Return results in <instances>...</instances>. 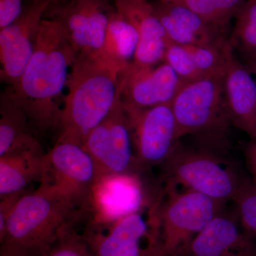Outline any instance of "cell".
I'll use <instances>...</instances> for the list:
<instances>
[{"mask_svg": "<svg viewBox=\"0 0 256 256\" xmlns=\"http://www.w3.org/2000/svg\"><path fill=\"white\" fill-rule=\"evenodd\" d=\"M75 58L62 24L44 18L31 60L16 85L6 88L35 132L60 128V102Z\"/></svg>", "mask_w": 256, "mask_h": 256, "instance_id": "obj_1", "label": "cell"}, {"mask_svg": "<svg viewBox=\"0 0 256 256\" xmlns=\"http://www.w3.org/2000/svg\"><path fill=\"white\" fill-rule=\"evenodd\" d=\"M121 72L102 58L76 56L67 82L60 139L82 144L120 100Z\"/></svg>", "mask_w": 256, "mask_h": 256, "instance_id": "obj_2", "label": "cell"}, {"mask_svg": "<svg viewBox=\"0 0 256 256\" xmlns=\"http://www.w3.org/2000/svg\"><path fill=\"white\" fill-rule=\"evenodd\" d=\"M76 205L43 185L34 192L23 194L8 218L1 245L40 256L70 228Z\"/></svg>", "mask_w": 256, "mask_h": 256, "instance_id": "obj_3", "label": "cell"}, {"mask_svg": "<svg viewBox=\"0 0 256 256\" xmlns=\"http://www.w3.org/2000/svg\"><path fill=\"white\" fill-rule=\"evenodd\" d=\"M166 191L151 218V246L146 256H182L202 229L224 212L226 203L198 192Z\"/></svg>", "mask_w": 256, "mask_h": 256, "instance_id": "obj_4", "label": "cell"}, {"mask_svg": "<svg viewBox=\"0 0 256 256\" xmlns=\"http://www.w3.org/2000/svg\"><path fill=\"white\" fill-rule=\"evenodd\" d=\"M163 165L168 188L182 185L217 201H233L246 178L226 162L206 152L178 144Z\"/></svg>", "mask_w": 256, "mask_h": 256, "instance_id": "obj_5", "label": "cell"}, {"mask_svg": "<svg viewBox=\"0 0 256 256\" xmlns=\"http://www.w3.org/2000/svg\"><path fill=\"white\" fill-rule=\"evenodd\" d=\"M224 74L186 82L176 94L172 108L180 139L188 134L220 136L230 120L224 98Z\"/></svg>", "mask_w": 256, "mask_h": 256, "instance_id": "obj_6", "label": "cell"}, {"mask_svg": "<svg viewBox=\"0 0 256 256\" xmlns=\"http://www.w3.org/2000/svg\"><path fill=\"white\" fill-rule=\"evenodd\" d=\"M114 10L110 0H70L50 4L44 18L62 24L76 56L104 60L106 34Z\"/></svg>", "mask_w": 256, "mask_h": 256, "instance_id": "obj_7", "label": "cell"}, {"mask_svg": "<svg viewBox=\"0 0 256 256\" xmlns=\"http://www.w3.org/2000/svg\"><path fill=\"white\" fill-rule=\"evenodd\" d=\"M46 162L42 185L76 205L88 200L99 174L95 162L82 144L58 138L46 154Z\"/></svg>", "mask_w": 256, "mask_h": 256, "instance_id": "obj_8", "label": "cell"}, {"mask_svg": "<svg viewBox=\"0 0 256 256\" xmlns=\"http://www.w3.org/2000/svg\"><path fill=\"white\" fill-rule=\"evenodd\" d=\"M130 124L121 99L102 122L92 129L82 146L95 162L99 176L132 174L138 165L133 156Z\"/></svg>", "mask_w": 256, "mask_h": 256, "instance_id": "obj_9", "label": "cell"}, {"mask_svg": "<svg viewBox=\"0 0 256 256\" xmlns=\"http://www.w3.org/2000/svg\"><path fill=\"white\" fill-rule=\"evenodd\" d=\"M126 112L138 166L150 168L164 164L180 143L171 104Z\"/></svg>", "mask_w": 256, "mask_h": 256, "instance_id": "obj_10", "label": "cell"}, {"mask_svg": "<svg viewBox=\"0 0 256 256\" xmlns=\"http://www.w3.org/2000/svg\"><path fill=\"white\" fill-rule=\"evenodd\" d=\"M50 0H28L13 22L0 30L1 80L14 86L34 50L35 42Z\"/></svg>", "mask_w": 256, "mask_h": 256, "instance_id": "obj_11", "label": "cell"}, {"mask_svg": "<svg viewBox=\"0 0 256 256\" xmlns=\"http://www.w3.org/2000/svg\"><path fill=\"white\" fill-rule=\"evenodd\" d=\"M120 78L121 102L128 112L172 104L186 84L165 62L148 68L130 64Z\"/></svg>", "mask_w": 256, "mask_h": 256, "instance_id": "obj_12", "label": "cell"}, {"mask_svg": "<svg viewBox=\"0 0 256 256\" xmlns=\"http://www.w3.org/2000/svg\"><path fill=\"white\" fill-rule=\"evenodd\" d=\"M112 1L118 12L129 22L138 34V47L132 64L148 68L163 63L170 42L152 2L148 0Z\"/></svg>", "mask_w": 256, "mask_h": 256, "instance_id": "obj_13", "label": "cell"}, {"mask_svg": "<svg viewBox=\"0 0 256 256\" xmlns=\"http://www.w3.org/2000/svg\"><path fill=\"white\" fill-rule=\"evenodd\" d=\"M88 200L92 202L97 223H114L140 210V182L134 174L100 175L90 188Z\"/></svg>", "mask_w": 256, "mask_h": 256, "instance_id": "obj_14", "label": "cell"}, {"mask_svg": "<svg viewBox=\"0 0 256 256\" xmlns=\"http://www.w3.org/2000/svg\"><path fill=\"white\" fill-rule=\"evenodd\" d=\"M224 98L230 122L250 139L256 138V80L233 48L224 72Z\"/></svg>", "mask_w": 256, "mask_h": 256, "instance_id": "obj_15", "label": "cell"}, {"mask_svg": "<svg viewBox=\"0 0 256 256\" xmlns=\"http://www.w3.org/2000/svg\"><path fill=\"white\" fill-rule=\"evenodd\" d=\"M182 256H256V242L223 212L202 229Z\"/></svg>", "mask_w": 256, "mask_h": 256, "instance_id": "obj_16", "label": "cell"}, {"mask_svg": "<svg viewBox=\"0 0 256 256\" xmlns=\"http://www.w3.org/2000/svg\"><path fill=\"white\" fill-rule=\"evenodd\" d=\"M97 256H146L141 248L143 239L151 242V222H146L140 212H134L111 224L106 234L85 236Z\"/></svg>", "mask_w": 256, "mask_h": 256, "instance_id": "obj_17", "label": "cell"}, {"mask_svg": "<svg viewBox=\"0 0 256 256\" xmlns=\"http://www.w3.org/2000/svg\"><path fill=\"white\" fill-rule=\"evenodd\" d=\"M46 170V154L42 148L12 152L0 156L1 197L23 192L34 180L43 181Z\"/></svg>", "mask_w": 256, "mask_h": 256, "instance_id": "obj_18", "label": "cell"}, {"mask_svg": "<svg viewBox=\"0 0 256 256\" xmlns=\"http://www.w3.org/2000/svg\"><path fill=\"white\" fill-rule=\"evenodd\" d=\"M0 156L42 148L24 111L5 90L0 98Z\"/></svg>", "mask_w": 256, "mask_h": 256, "instance_id": "obj_19", "label": "cell"}, {"mask_svg": "<svg viewBox=\"0 0 256 256\" xmlns=\"http://www.w3.org/2000/svg\"><path fill=\"white\" fill-rule=\"evenodd\" d=\"M138 44L136 30L116 9L108 28L102 58L122 72L134 62Z\"/></svg>", "mask_w": 256, "mask_h": 256, "instance_id": "obj_20", "label": "cell"}, {"mask_svg": "<svg viewBox=\"0 0 256 256\" xmlns=\"http://www.w3.org/2000/svg\"><path fill=\"white\" fill-rule=\"evenodd\" d=\"M234 20L230 45L248 70L256 74V0H245Z\"/></svg>", "mask_w": 256, "mask_h": 256, "instance_id": "obj_21", "label": "cell"}, {"mask_svg": "<svg viewBox=\"0 0 256 256\" xmlns=\"http://www.w3.org/2000/svg\"><path fill=\"white\" fill-rule=\"evenodd\" d=\"M198 15L206 22L228 31L245 0H168Z\"/></svg>", "mask_w": 256, "mask_h": 256, "instance_id": "obj_22", "label": "cell"}, {"mask_svg": "<svg viewBox=\"0 0 256 256\" xmlns=\"http://www.w3.org/2000/svg\"><path fill=\"white\" fill-rule=\"evenodd\" d=\"M233 202L244 232L256 242V183L245 180Z\"/></svg>", "mask_w": 256, "mask_h": 256, "instance_id": "obj_23", "label": "cell"}, {"mask_svg": "<svg viewBox=\"0 0 256 256\" xmlns=\"http://www.w3.org/2000/svg\"><path fill=\"white\" fill-rule=\"evenodd\" d=\"M40 256H97L85 236L68 228Z\"/></svg>", "mask_w": 256, "mask_h": 256, "instance_id": "obj_24", "label": "cell"}, {"mask_svg": "<svg viewBox=\"0 0 256 256\" xmlns=\"http://www.w3.org/2000/svg\"><path fill=\"white\" fill-rule=\"evenodd\" d=\"M164 62L169 64L185 82L204 77L196 68L186 46L170 43L165 53Z\"/></svg>", "mask_w": 256, "mask_h": 256, "instance_id": "obj_25", "label": "cell"}, {"mask_svg": "<svg viewBox=\"0 0 256 256\" xmlns=\"http://www.w3.org/2000/svg\"><path fill=\"white\" fill-rule=\"evenodd\" d=\"M28 0H0V30L13 22Z\"/></svg>", "mask_w": 256, "mask_h": 256, "instance_id": "obj_26", "label": "cell"}, {"mask_svg": "<svg viewBox=\"0 0 256 256\" xmlns=\"http://www.w3.org/2000/svg\"><path fill=\"white\" fill-rule=\"evenodd\" d=\"M23 192L8 195L1 197L0 203V240L1 244L4 242L6 236V223L12 210L14 208L16 202L22 196Z\"/></svg>", "mask_w": 256, "mask_h": 256, "instance_id": "obj_27", "label": "cell"}, {"mask_svg": "<svg viewBox=\"0 0 256 256\" xmlns=\"http://www.w3.org/2000/svg\"><path fill=\"white\" fill-rule=\"evenodd\" d=\"M244 156L249 171L256 183V138L250 139L244 148Z\"/></svg>", "mask_w": 256, "mask_h": 256, "instance_id": "obj_28", "label": "cell"}, {"mask_svg": "<svg viewBox=\"0 0 256 256\" xmlns=\"http://www.w3.org/2000/svg\"><path fill=\"white\" fill-rule=\"evenodd\" d=\"M0 256H32L28 252L10 246L8 245H1V252Z\"/></svg>", "mask_w": 256, "mask_h": 256, "instance_id": "obj_29", "label": "cell"}, {"mask_svg": "<svg viewBox=\"0 0 256 256\" xmlns=\"http://www.w3.org/2000/svg\"><path fill=\"white\" fill-rule=\"evenodd\" d=\"M50 1L52 3H56L58 2H62V0H50ZM52 3H50V4H52Z\"/></svg>", "mask_w": 256, "mask_h": 256, "instance_id": "obj_30", "label": "cell"}]
</instances>
